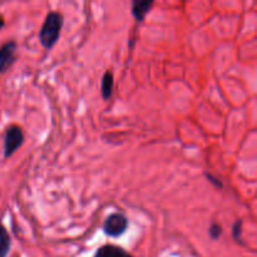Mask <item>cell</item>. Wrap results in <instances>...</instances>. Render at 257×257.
I'll return each instance as SVG.
<instances>
[{"instance_id":"1","label":"cell","mask_w":257,"mask_h":257,"mask_svg":"<svg viewBox=\"0 0 257 257\" xmlns=\"http://www.w3.org/2000/svg\"><path fill=\"white\" fill-rule=\"evenodd\" d=\"M64 18L59 12H49L39 30V42L44 49L49 50L58 43L62 32Z\"/></svg>"},{"instance_id":"2","label":"cell","mask_w":257,"mask_h":257,"mask_svg":"<svg viewBox=\"0 0 257 257\" xmlns=\"http://www.w3.org/2000/svg\"><path fill=\"white\" fill-rule=\"evenodd\" d=\"M25 136L19 125H10L5 131L4 137V158H10L23 145Z\"/></svg>"},{"instance_id":"3","label":"cell","mask_w":257,"mask_h":257,"mask_svg":"<svg viewBox=\"0 0 257 257\" xmlns=\"http://www.w3.org/2000/svg\"><path fill=\"white\" fill-rule=\"evenodd\" d=\"M128 225H130L128 218L123 213H110L103 223V232L109 237H119L123 233H125Z\"/></svg>"},{"instance_id":"4","label":"cell","mask_w":257,"mask_h":257,"mask_svg":"<svg viewBox=\"0 0 257 257\" xmlns=\"http://www.w3.org/2000/svg\"><path fill=\"white\" fill-rule=\"evenodd\" d=\"M18 45L15 42H8L0 48V74L8 72L10 67L17 62Z\"/></svg>"},{"instance_id":"5","label":"cell","mask_w":257,"mask_h":257,"mask_svg":"<svg viewBox=\"0 0 257 257\" xmlns=\"http://www.w3.org/2000/svg\"><path fill=\"white\" fill-rule=\"evenodd\" d=\"M155 2H147V0H135L132 3V8H131V13H132L133 18L137 20L138 23H142L146 19L150 10L152 9Z\"/></svg>"},{"instance_id":"6","label":"cell","mask_w":257,"mask_h":257,"mask_svg":"<svg viewBox=\"0 0 257 257\" xmlns=\"http://www.w3.org/2000/svg\"><path fill=\"white\" fill-rule=\"evenodd\" d=\"M93 257H133L124 248L115 245H104L95 251Z\"/></svg>"},{"instance_id":"7","label":"cell","mask_w":257,"mask_h":257,"mask_svg":"<svg viewBox=\"0 0 257 257\" xmlns=\"http://www.w3.org/2000/svg\"><path fill=\"white\" fill-rule=\"evenodd\" d=\"M113 88H114V77L110 70H105L100 82V94L104 100H109L113 94Z\"/></svg>"},{"instance_id":"8","label":"cell","mask_w":257,"mask_h":257,"mask_svg":"<svg viewBox=\"0 0 257 257\" xmlns=\"http://www.w3.org/2000/svg\"><path fill=\"white\" fill-rule=\"evenodd\" d=\"M12 247V237L7 228L0 223V257H8Z\"/></svg>"},{"instance_id":"9","label":"cell","mask_w":257,"mask_h":257,"mask_svg":"<svg viewBox=\"0 0 257 257\" xmlns=\"http://www.w3.org/2000/svg\"><path fill=\"white\" fill-rule=\"evenodd\" d=\"M232 237L235 242L240 243V245H245L242 242V221L237 220L235 221L232 226Z\"/></svg>"},{"instance_id":"10","label":"cell","mask_w":257,"mask_h":257,"mask_svg":"<svg viewBox=\"0 0 257 257\" xmlns=\"http://www.w3.org/2000/svg\"><path fill=\"white\" fill-rule=\"evenodd\" d=\"M208 236H210L212 240H218V238L222 236V227H221L220 223L212 222L208 227Z\"/></svg>"},{"instance_id":"11","label":"cell","mask_w":257,"mask_h":257,"mask_svg":"<svg viewBox=\"0 0 257 257\" xmlns=\"http://www.w3.org/2000/svg\"><path fill=\"white\" fill-rule=\"evenodd\" d=\"M205 176H206V178H207V180L210 181V182L212 183L213 186H216V187H218V188H223L222 182H221V181L218 180L217 177L212 176V175H211V173H205Z\"/></svg>"},{"instance_id":"12","label":"cell","mask_w":257,"mask_h":257,"mask_svg":"<svg viewBox=\"0 0 257 257\" xmlns=\"http://www.w3.org/2000/svg\"><path fill=\"white\" fill-rule=\"evenodd\" d=\"M4 25H5V20H4V18H3V15H0V30L4 28Z\"/></svg>"}]
</instances>
